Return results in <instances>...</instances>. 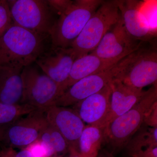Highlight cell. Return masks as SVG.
Listing matches in <instances>:
<instances>
[{
  "label": "cell",
  "mask_w": 157,
  "mask_h": 157,
  "mask_svg": "<svg viewBox=\"0 0 157 157\" xmlns=\"http://www.w3.org/2000/svg\"><path fill=\"white\" fill-rule=\"evenodd\" d=\"M115 64L114 62L101 59L92 53L76 59L64 86L63 93L82 78L104 71Z\"/></svg>",
  "instance_id": "obj_17"
},
{
  "label": "cell",
  "mask_w": 157,
  "mask_h": 157,
  "mask_svg": "<svg viewBox=\"0 0 157 157\" xmlns=\"http://www.w3.org/2000/svg\"><path fill=\"white\" fill-rule=\"evenodd\" d=\"M15 152L14 148L4 146L0 149V157H14Z\"/></svg>",
  "instance_id": "obj_26"
},
{
  "label": "cell",
  "mask_w": 157,
  "mask_h": 157,
  "mask_svg": "<svg viewBox=\"0 0 157 157\" xmlns=\"http://www.w3.org/2000/svg\"><path fill=\"white\" fill-rule=\"evenodd\" d=\"M36 109L27 104H9L0 102V127L11 124Z\"/></svg>",
  "instance_id": "obj_21"
},
{
  "label": "cell",
  "mask_w": 157,
  "mask_h": 157,
  "mask_svg": "<svg viewBox=\"0 0 157 157\" xmlns=\"http://www.w3.org/2000/svg\"><path fill=\"white\" fill-rule=\"evenodd\" d=\"M103 0H76L59 16L50 33L52 47L68 48L78 36Z\"/></svg>",
  "instance_id": "obj_4"
},
{
  "label": "cell",
  "mask_w": 157,
  "mask_h": 157,
  "mask_svg": "<svg viewBox=\"0 0 157 157\" xmlns=\"http://www.w3.org/2000/svg\"><path fill=\"white\" fill-rule=\"evenodd\" d=\"M66 157L65 156H56V157Z\"/></svg>",
  "instance_id": "obj_31"
},
{
  "label": "cell",
  "mask_w": 157,
  "mask_h": 157,
  "mask_svg": "<svg viewBox=\"0 0 157 157\" xmlns=\"http://www.w3.org/2000/svg\"><path fill=\"white\" fill-rule=\"evenodd\" d=\"M14 157H34L30 152L26 149H22L21 151L14 153Z\"/></svg>",
  "instance_id": "obj_27"
},
{
  "label": "cell",
  "mask_w": 157,
  "mask_h": 157,
  "mask_svg": "<svg viewBox=\"0 0 157 157\" xmlns=\"http://www.w3.org/2000/svg\"><path fill=\"white\" fill-rule=\"evenodd\" d=\"M13 25L7 1L0 0V37Z\"/></svg>",
  "instance_id": "obj_22"
},
{
  "label": "cell",
  "mask_w": 157,
  "mask_h": 157,
  "mask_svg": "<svg viewBox=\"0 0 157 157\" xmlns=\"http://www.w3.org/2000/svg\"><path fill=\"white\" fill-rule=\"evenodd\" d=\"M110 105L105 120L104 128L113 120L132 108L139 101L145 91L129 86L116 79H113L110 82Z\"/></svg>",
  "instance_id": "obj_15"
},
{
  "label": "cell",
  "mask_w": 157,
  "mask_h": 157,
  "mask_svg": "<svg viewBox=\"0 0 157 157\" xmlns=\"http://www.w3.org/2000/svg\"><path fill=\"white\" fill-rule=\"evenodd\" d=\"M104 141V128L86 125L78 141V153L82 157H97Z\"/></svg>",
  "instance_id": "obj_19"
},
{
  "label": "cell",
  "mask_w": 157,
  "mask_h": 157,
  "mask_svg": "<svg viewBox=\"0 0 157 157\" xmlns=\"http://www.w3.org/2000/svg\"><path fill=\"white\" fill-rule=\"evenodd\" d=\"M38 139L45 143L55 156H65L70 152V147L63 135L49 123Z\"/></svg>",
  "instance_id": "obj_20"
},
{
  "label": "cell",
  "mask_w": 157,
  "mask_h": 157,
  "mask_svg": "<svg viewBox=\"0 0 157 157\" xmlns=\"http://www.w3.org/2000/svg\"><path fill=\"white\" fill-rule=\"evenodd\" d=\"M13 24L29 30L50 34L58 14L44 0L7 1Z\"/></svg>",
  "instance_id": "obj_6"
},
{
  "label": "cell",
  "mask_w": 157,
  "mask_h": 157,
  "mask_svg": "<svg viewBox=\"0 0 157 157\" xmlns=\"http://www.w3.org/2000/svg\"><path fill=\"white\" fill-rule=\"evenodd\" d=\"M48 123L67 141L70 150L78 152V141L85 124L72 108L52 105L44 109Z\"/></svg>",
  "instance_id": "obj_12"
},
{
  "label": "cell",
  "mask_w": 157,
  "mask_h": 157,
  "mask_svg": "<svg viewBox=\"0 0 157 157\" xmlns=\"http://www.w3.org/2000/svg\"><path fill=\"white\" fill-rule=\"evenodd\" d=\"M25 148L30 152L34 157H47L46 149L39 139Z\"/></svg>",
  "instance_id": "obj_25"
},
{
  "label": "cell",
  "mask_w": 157,
  "mask_h": 157,
  "mask_svg": "<svg viewBox=\"0 0 157 157\" xmlns=\"http://www.w3.org/2000/svg\"><path fill=\"white\" fill-rule=\"evenodd\" d=\"M51 47L50 34L35 33L13 24L0 37V66L26 67Z\"/></svg>",
  "instance_id": "obj_1"
},
{
  "label": "cell",
  "mask_w": 157,
  "mask_h": 157,
  "mask_svg": "<svg viewBox=\"0 0 157 157\" xmlns=\"http://www.w3.org/2000/svg\"><path fill=\"white\" fill-rule=\"evenodd\" d=\"M24 67L17 64L0 66V102L21 104L23 83L21 73Z\"/></svg>",
  "instance_id": "obj_16"
},
{
  "label": "cell",
  "mask_w": 157,
  "mask_h": 157,
  "mask_svg": "<svg viewBox=\"0 0 157 157\" xmlns=\"http://www.w3.org/2000/svg\"><path fill=\"white\" fill-rule=\"evenodd\" d=\"M48 124L44 109H35L9 125L2 142L13 148H25L39 139Z\"/></svg>",
  "instance_id": "obj_8"
},
{
  "label": "cell",
  "mask_w": 157,
  "mask_h": 157,
  "mask_svg": "<svg viewBox=\"0 0 157 157\" xmlns=\"http://www.w3.org/2000/svg\"><path fill=\"white\" fill-rule=\"evenodd\" d=\"M97 157H114L113 154L106 150L100 151Z\"/></svg>",
  "instance_id": "obj_28"
},
{
  "label": "cell",
  "mask_w": 157,
  "mask_h": 157,
  "mask_svg": "<svg viewBox=\"0 0 157 157\" xmlns=\"http://www.w3.org/2000/svg\"><path fill=\"white\" fill-rule=\"evenodd\" d=\"M157 101V84L145 91L139 101L128 112L109 123L104 129V141L112 153L125 147L131 137L143 124L147 110Z\"/></svg>",
  "instance_id": "obj_3"
},
{
  "label": "cell",
  "mask_w": 157,
  "mask_h": 157,
  "mask_svg": "<svg viewBox=\"0 0 157 157\" xmlns=\"http://www.w3.org/2000/svg\"><path fill=\"white\" fill-rule=\"evenodd\" d=\"M68 157H82L78 152L74 150H70Z\"/></svg>",
  "instance_id": "obj_30"
},
{
  "label": "cell",
  "mask_w": 157,
  "mask_h": 157,
  "mask_svg": "<svg viewBox=\"0 0 157 157\" xmlns=\"http://www.w3.org/2000/svg\"><path fill=\"white\" fill-rule=\"evenodd\" d=\"M113 66L104 71L86 76L76 82L66 90L52 105L72 107L98 93L109 84L114 78Z\"/></svg>",
  "instance_id": "obj_11"
},
{
  "label": "cell",
  "mask_w": 157,
  "mask_h": 157,
  "mask_svg": "<svg viewBox=\"0 0 157 157\" xmlns=\"http://www.w3.org/2000/svg\"><path fill=\"white\" fill-rule=\"evenodd\" d=\"M23 92L21 104L36 109L52 106L61 95L60 87L42 71L35 63L26 66L21 73Z\"/></svg>",
  "instance_id": "obj_7"
},
{
  "label": "cell",
  "mask_w": 157,
  "mask_h": 157,
  "mask_svg": "<svg viewBox=\"0 0 157 157\" xmlns=\"http://www.w3.org/2000/svg\"><path fill=\"white\" fill-rule=\"evenodd\" d=\"M114 78L142 90L157 84V50L154 39L142 42L136 50L114 64Z\"/></svg>",
  "instance_id": "obj_2"
},
{
  "label": "cell",
  "mask_w": 157,
  "mask_h": 157,
  "mask_svg": "<svg viewBox=\"0 0 157 157\" xmlns=\"http://www.w3.org/2000/svg\"><path fill=\"white\" fill-rule=\"evenodd\" d=\"M143 124L151 128H157V101L145 112Z\"/></svg>",
  "instance_id": "obj_23"
},
{
  "label": "cell",
  "mask_w": 157,
  "mask_h": 157,
  "mask_svg": "<svg viewBox=\"0 0 157 157\" xmlns=\"http://www.w3.org/2000/svg\"><path fill=\"white\" fill-rule=\"evenodd\" d=\"M9 125L0 127V143L2 142V141H3L4 135H5V133H6V129H7V127Z\"/></svg>",
  "instance_id": "obj_29"
},
{
  "label": "cell",
  "mask_w": 157,
  "mask_h": 157,
  "mask_svg": "<svg viewBox=\"0 0 157 157\" xmlns=\"http://www.w3.org/2000/svg\"><path fill=\"white\" fill-rule=\"evenodd\" d=\"M47 2L51 8L59 16L72 5L73 1L70 0H48Z\"/></svg>",
  "instance_id": "obj_24"
},
{
  "label": "cell",
  "mask_w": 157,
  "mask_h": 157,
  "mask_svg": "<svg viewBox=\"0 0 157 157\" xmlns=\"http://www.w3.org/2000/svg\"><path fill=\"white\" fill-rule=\"evenodd\" d=\"M124 26L131 36L140 42L151 41L155 38L147 21L140 11L141 2L117 0Z\"/></svg>",
  "instance_id": "obj_14"
},
{
  "label": "cell",
  "mask_w": 157,
  "mask_h": 157,
  "mask_svg": "<svg viewBox=\"0 0 157 157\" xmlns=\"http://www.w3.org/2000/svg\"><path fill=\"white\" fill-rule=\"evenodd\" d=\"M125 147L130 157H157V128L140 127Z\"/></svg>",
  "instance_id": "obj_18"
},
{
  "label": "cell",
  "mask_w": 157,
  "mask_h": 157,
  "mask_svg": "<svg viewBox=\"0 0 157 157\" xmlns=\"http://www.w3.org/2000/svg\"><path fill=\"white\" fill-rule=\"evenodd\" d=\"M121 17L117 0L104 1L71 43L76 59L90 53Z\"/></svg>",
  "instance_id": "obj_5"
},
{
  "label": "cell",
  "mask_w": 157,
  "mask_h": 157,
  "mask_svg": "<svg viewBox=\"0 0 157 157\" xmlns=\"http://www.w3.org/2000/svg\"><path fill=\"white\" fill-rule=\"evenodd\" d=\"M142 42L129 35L121 17L118 22L105 34L97 48L90 53L116 63L136 50Z\"/></svg>",
  "instance_id": "obj_9"
},
{
  "label": "cell",
  "mask_w": 157,
  "mask_h": 157,
  "mask_svg": "<svg viewBox=\"0 0 157 157\" xmlns=\"http://www.w3.org/2000/svg\"><path fill=\"white\" fill-rule=\"evenodd\" d=\"M111 95L110 82L98 93L73 105L72 108L87 125L96 126L104 129Z\"/></svg>",
  "instance_id": "obj_13"
},
{
  "label": "cell",
  "mask_w": 157,
  "mask_h": 157,
  "mask_svg": "<svg viewBox=\"0 0 157 157\" xmlns=\"http://www.w3.org/2000/svg\"><path fill=\"white\" fill-rule=\"evenodd\" d=\"M76 59L71 47H51L42 54L35 63L46 75L59 85L62 94Z\"/></svg>",
  "instance_id": "obj_10"
}]
</instances>
